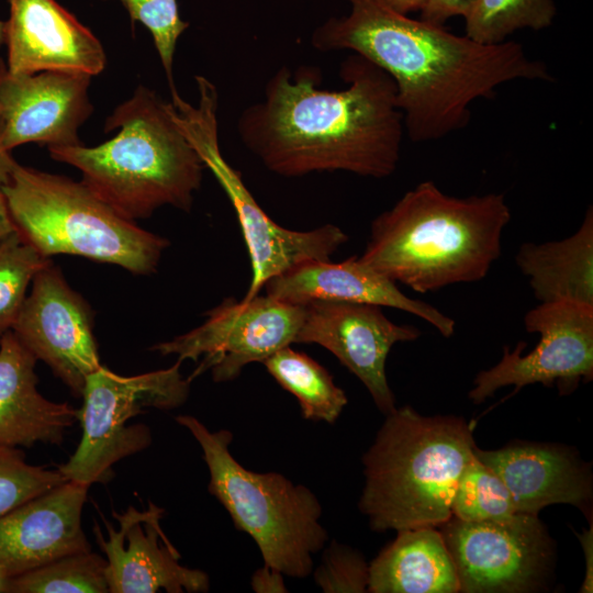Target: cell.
<instances>
[{"instance_id": "31", "label": "cell", "mask_w": 593, "mask_h": 593, "mask_svg": "<svg viewBox=\"0 0 593 593\" xmlns=\"http://www.w3.org/2000/svg\"><path fill=\"white\" fill-rule=\"evenodd\" d=\"M314 579L326 593H361L368 591L369 566L360 553L333 542L324 551Z\"/></svg>"}, {"instance_id": "20", "label": "cell", "mask_w": 593, "mask_h": 593, "mask_svg": "<svg viewBox=\"0 0 593 593\" xmlns=\"http://www.w3.org/2000/svg\"><path fill=\"white\" fill-rule=\"evenodd\" d=\"M474 455L506 485L516 513L537 515L556 503L583 508L591 500L586 468L560 447L525 444L481 450L475 446Z\"/></svg>"}, {"instance_id": "6", "label": "cell", "mask_w": 593, "mask_h": 593, "mask_svg": "<svg viewBox=\"0 0 593 593\" xmlns=\"http://www.w3.org/2000/svg\"><path fill=\"white\" fill-rule=\"evenodd\" d=\"M1 193L16 232L46 258L81 256L135 275H149L170 245L69 177L15 163Z\"/></svg>"}, {"instance_id": "24", "label": "cell", "mask_w": 593, "mask_h": 593, "mask_svg": "<svg viewBox=\"0 0 593 593\" xmlns=\"http://www.w3.org/2000/svg\"><path fill=\"white\" fill-rule=\"evenodd\" d=\"M262 363L273 379L299 401L305 419L334 423L347 404L345 392L318 362L286 346Z\"/></svg>"}, {"instance_id": "32", "label": "cell", "mask_w": 593, "mask_h": 593, "mask_svg": "<svg viewBox=\"0 0 593 593\" xmlns=\"http://www.w3.org/2000/svg\"><path fill=\"white\" fill-rule=\"evenodd\" d=\"M475 0H428L421 11V20L435 25L456 15L466 16Z\"/></svg>"}, {"instance_id": "30", "label": "cell", "mask_w": 593, "mask_h": 593, "mask_svg": "<svg viewBox=\"0 0 593 593\" xmlns=\"http://www.w3.org/2000/svg\"><path fill=\"white\" fill-rule=\"evenodd\" d=\"M132 23L143 24L152 34L170 93L176 92L174 57L177 42L189 23L180 18L177 0H119Z\"/></svg>"}, {"instance_id": "7", "label": "cell", "mask_w": 593, "mask_h": 593, "mask_svg": "<svg viewBox=\"0 0 593 593\" xmlns=\"http://www.w3.org/2000/svg\"><path fill=\"white\" fill-rule=\"evenodd\" d=\"M176 422L199 443L210 472L209 492L235 527L255 540L264 566L292 578L307 577L313 571L312 555L327 540L315 494L281 473L243 467L230 451V430L211 432L191 415H179Z\"/></svg>"}, {"instance_id": "23", "label": "cell", "mask_w": 593, "mask_h": 593, "mask_svg": "<svg viewBox=\"0 0 593 593\" xmlns=\"http://www.w3.org/2000/svg\"><path fill=\"white\" fill-rule=\"evenodd\" d=\"M368 592L456 593L459 581L444 537L435 527L399 530L369 566Z\"/></svg>"}, {"instance_id": "33", "label": "cell", "mask_w": 593, "mask_h": 593, "mask_svg": "<svg viewBox=\"0 0 593 593\" xmlns=\"http://www.w3.org/2000/svg\"><path fill=\"white\" fill-rule=\"evenodd\" d=\"M251 586L256 592H286L282 573L264 566L251 580Z\"/></svg>"}, {"instance_id": "16", "label": "cell", "mask_w": 593, "mask_h": 593, "mask_svg": "<svg viewBox=\"0 0 593 593\" xmlns=\"http://www.w3.org/2000/svg\"><path fill=\"white\" fill-rule=\"evenodd\" d=\"M118 528L103 518L107 536L94 525L96 539L107 561L110 593L206 592V573L180 564V553L160 527L165 510L153 502L137 510L112 512Z\"/></svg>"}, {"instance_id": "14", "label": "cell", "mask_w": 593, "mask_h": 593, "mask_svg": "<svg viewBox=\"0 0 593 593\" xmlns=\"http://www.w3.org/2000/svg\"><path fill=\"white\" fill-rule=\"evenodd\" d=\"M302 305L294 343L326 348L365 384L382 413L393 412L395 399L385 373L388 355L393 345L417 339L421 331L390 321L377 304L313 300Z\"/></svg>"}, {"instance_id": "5", "label": "cell", "mask_w": 593, "mask_h": 593, "mask_svg": "<svg viewBox=\"0 0 593 593\" xmlns=\"http://www.w3.org/2000/svg\"><path fill=\"white\" fill-rule=\"evenodd\" d=\"M474 447L472 426L460 417L423 416L410 406L388 414L363 456L359 508L371 528L399 532L449 521Z\"/></svg>"}, {"instance_id": "21", "label": "cell", "mask_w": 593, "mask_h": 593, "mask_svg": "<svg viewBox=\"0 0 593 593\" xmlns=\"http://www.w3.org/2000/svg\"><path fill=\"white\" fill-rule=\"evenodd\" d=\"M36 358L12 331L0 336V446L58 445L78 421V410L37 390Z\"/></svg>"}, {"instance_id": "13", "label": "cell", "mask_w": 593, "mask_h": 593, "mask_svg": "<svg viewBox=\"0 0 593 593\" xmlns=\"http://www.w3.org/2000/svg\"><path fill=\"white\" fill-rule=\"evenodd\" d=\"M11 331L77 398L87 377L101 366L92 310L52 261L33 278Z\"/></svg>"}, {"instance_id": "9", "label": "cell", "mask_w": 593, "mask_h": 593, "mask_svg": "<svg viewBox=\"0 0 593 593\" xmlns=\"http://www.w3.org/2000/svg\"><path fill=\"white\" fill-rule=\"evenodd\" d=\"M181 361L167 369L124 377L102 365L91 372L81 392L78 410L81 438L76 451L57 469L67 481L90 486L104 483L113 466L146 449L149 428L128 421L146 409L172 410L181 406L190 392V379L180 372Z\"/></svg>"}, {"instance_id": "19", "label": "cell", "mask_w": 593, "mask_h": 593, "mask_svg": "<svg viewBox=\"0 0 593 593\" xmlns=\"http://www.w3.org/2000/svg\"><path fill=\"white\" fill-rule=\"evenodd\" d=\"M266 294L304 304L313 300L371 303L405 311L433 325L444 337L455 333L456 322L421 300L406 296L385 276L351 257L340 262L307 260L269 279Z\"/></svg>"}, {"instance_id": "15", "label": "cell", "mask_w": 593, "mask_h": 593, "mask_svg": "<svg viewBox=\"0 0 593 593\" xmlns=\"http://www.w3.org/2000/svg\"><path fill=\"white\" fill-rule=\"evenodd\" d=\"M90 80L58 71L13 75L0 60V150L26 143L81 144L78 131L93 112Z\"/></svg>"}, {"instance_id": "34", "label": "cell", "mask_w": 593, "mask_h": 593, "mask_svg": "<svg viewBox=\"0 0 593 593\" xmlns=\"http://www.w3.org/2000/svg\"><path fill=\"white\" fill-rule=\"evenodd\" d=\"M579 538L584 549L586 560V575L580 591L592 592V528H590L589 532H585Z\"/></svg>"}, {"instance_id": "10", "label": "cell", "mask_w": 593, "mask_h": 593, "mask_svg": "<svg viewBox=\"0 0 593 593\" xmlns=\"http://www.w3.org/2000/svg\"><path fill=\"white\" fill-rule=\"evenodd\" d=\"M302 318V304L267 294L242 301L227 298L206 313L203 324L152 350L177 355L181 362L201 359L190 380L211 370L215 382H225L237 378L248 363L262 362L294 343Z\"/></svg>"}, {"instance_id": "3", "label": "cell", "mask_w": 593, "mask_h": 593, "mask_svg": "<svg viewBox=\"0 0 593 593\" xmlns=\"http://www.w3.org/2000/svg\"><path fill=\"white\" fill-rule=\"evenodd\" d=\"M511 217L503 193L452 197L426 180L372 221L359 258L418 293L480 281Z\"/></svg>"}, {"instance_id": "12", "label": "cell", "mask_w": 593, "mask_h": 593, "mask_svg": "<svg viewBox=\"0 0 593 593\" xmlns=\"http://www.w3.org/2000/svg\"><path fill=\"white\" fill-rule=\"evenodd\" d=\"M528 333L540 335L536 347L522 355L525 343L510 351L492 368L474 379L469 398L480 404L500 388L514 385H558L569 393L580 381L593 377V307L574 303H540L524 316Z\"/></svg>"}, {"instance_id": "37", "label": "cell", "mask_w": 593, "mask_h": 593, "mask_svg": "<svg viewBox=\"0 0 593 593\" xmlns=\"http://www.w3.org/2000/svg\"><path fill=\"white\" fill-rule=\"evenodd\" d=\"M15 163L10 153L0 150V191L9 182Z\"/></svg>"}, {"instance_id": "4", "label": "cell", "mask_w": 593, "mask_h": 593, "mask_svg": "<svg viewBox=\"0 0 593 593\" xmlns=\"http://www.w3.org/2000/svg\"><path fill=\"white\" fill-rule=\"evenodd\" d=\"M119 130L93 147H47L51 157L81 172V182L123 217H149L171 205L189 212L205 168L179 130L171 103L139 85L107 118L104 132Z\"/></svg>"}, {"instance_id": "29", "label": "cell", "mask_w": 593, "mask_h": 593, "mask_svg": "<svg viewBox=\"0 0 593 593\" xmlns=\"http://www.w3.org/2000/svg\"><path fill=\"white\" fill-rule=\"evenodd\" d=\"M66 481L57 468L30 465L16 447L0 446V516Z\"/></svg>"}, {"instance_id": "39", "label": "cell", "mask_w": 593, "mask_h": 593, "mask_svg": "<svg viewBox=\"0 0 593 593\" xmlns=\"http://www.w3.org/2000/svg\"><path fill=\"white\" fill-rule=\"evenodd\" d=\"M1 581H2V580H1V578H0V585H1Z\"/></svg>"}, {"instance_id": "26", "label": "cell", "mask_w": 593, "mask_h": 593, "mask_svg": "<svg viewBox=\"0 0 593 593\" xmlns=\"http://www.w3.org/2000/svg\"><path fill=\"white\" fill-rule=\"evenodd\" d=\"M556 12L553 0H475L465 16L466 36L481 44H500L517 30L550 26Z\"/></svg>"}, {"instance_id": "11", "label": "cell", "mask_w": 593, "mask_h": 593, "mask_svg": "<svg viewBox=\"0 0 593 593\" xmlns=\"http://www.w3.org/2000/svg\"><path fill=\"white\" fill-rule=\"evenodd\" d=\"M441 526L459 592H529L547 577L552 545L537 515L514 513L480 522L452 516Z\"/></svg>"}, {"instance_id": "35", "label": "cell", "mask_w": 593, "mask_h": 593, "mask_svg": "<svg viewBox=\"0 0 593 593\" xmlns=\"http://www.w3.org/2000/svg\"><path fill=\"white\" fill-rule=\"evenodd\" d=\"M392 10L401 13L409 14L412 11H422L428 0H381Z\"/></svg>"}, {"instance_id": "28", "label": "cell", "mask_w": 593, "mask_h": 593, "mask_svg": "<svg viewBox=\"0 0 593 593\" xmlns=\"http://www.w3.org/2000/svg\"><path fill=\"white\" fill-rule=\"evenodd\" d=\"M48 262L18 232L0 242V336L12 329L30 283Z\"/></svg>"}, {"instance_id": "18", "label": "cell", "mask_w": 593, "mask_h": 593, "mask_svg": "<svg viewBox=\"0 0 593 593\" xmlns=\"http://www.w3.org/2000/svg\"><path fill=\"white\" fill-rule=\"evenodd\" d=\"M88 485L66 481L0 516V578L90 551L81 514Z\"/></svg>"}, {"instance_id": "2", "label": "cell", "mask_w": 593, "mask_h": 593, "mask_svg": "<svg viewBox=\"0 0 593 593\" xmlns=\"http://www.w3.org/2000/svg\"><path fill=\"white\" fill-rule=\"evenodd\" d=\"M348 15L316 27L320 52L351 51L384 70L396 87V104L413 142L443 138L470 122V105L492 99L513 80L553 81L546 64L516 42L481 44L423 20L401 14L381 0H346Z\"/></svg>"}, {"instance_id": "36", "label": "cell", "mask_w": 593, "mask_h": 593, "mask_svg": "<svg viewBox=\"0 0 593 593\" xmlns=\"http://www.w3.org/2000/svg\"><path fill=\"white\" fill-rule=\"evenodd\" d=\"M14 232H16L15 226L10 216L4 197L0 191V242Z\"/></svg>"}, {"instance_id": "1", "label": "cell", "mask_w": 593, "mask_h": 593, "mask_svg": "<svg viewBox=\"0 0 593 593\" xmlns=\"http://www.w3.org/2000/svg\"><path fill=\"white\" fill-rule=\"evenodd\" d=\"M342 90L321 89V70L279 68L264 99L245 108L236 128L244 146L271 172L295 178L346 171L391 176L400 160L403 114L393 79L359 54L339 68Z\"/></svg>"}, {"instance_id": "27", "label": "cell", "mask_w": 593, "mask_h": 593, "mask_svg": "<svg viewBox=\"0 0 593 593\" xmlns=\"http://www.w3.org/2000/svg\"><path fill=\"white\" fill-rule=\"evenodd\" d=\"M451 513L462 521L480 522L507 517L516 511L506 485L474 455L458 481Z\"/></svg>"}, {"instance_id": "25", "label": "cell", "mask_w": 593, "mask_h": 593, "mask_svg": "<svg viewBox=\"0 0 593 593\" xmlns=\"http://www.w3.org/2000/svg\"><path fill=\"white\" fill-rule=\"evenodd\" d=\"M107 561L90 551L61 557L1 581L5 593H107Z\"/></svg>"}, {"instance_id": "38", "label": "cell", "mask_w": 593, "mask_h": 593, "mask_svg": "<svg viewBox=\"0 0 593 593\" xmlns=\"http://www.w3.org/2000/svg\"><path fill=\"white\" fill-rule=\"evenodd\" d=\"M4 44V21L0 20V46Z\"/></svg>"}, {"instance_id": "22", "label": "cell", "mask_w": 593, "mask_h": 593, "mask_svg": "<svg viewBox=\"0 0 593 593\" xmlns=\"http://www.w3.org/2000/svg\"><path fill=\"white\" fill-rule=\"evenodd\" d=\"M515 261L540 303L593 307V209L575 233L555 242L524 243Z\"/></svg>"}, {"instance_id": "8", "label": "cell", "mask_w": 593, "mask_h": 593, "mask_svg": "<svg viewBox=\"0 0 593 593\" xmlns=\"http://www.w3.org/2000/svg\"><path fill=\"white\" fill-rule=\"evenodd\" d=\"M198 104L171 93V113L179 130L210 169L235 210L251 265V280L244 300L258 295L265 283L307 260H329L348 242L338 226L325 224L311 231H292L277 224L257 203L240 172L224 158L219 137V92L213 82L195 76Z\"/></svg>"}, {"instance_id": "17", "label": "cell", "mask_w": 593, "mask_h": 593, "mask_svg": "<svg viewBox=\"0 0 593 593\" xmlns=\"http://www.w3.org/2000/svg\"><path fill=\"white\" fill-rule=\"evenodd\" d=\"M5 66L13 75L58 71L97 76L107 56L99 38L56 0H9Z\"/></svg>"}]
</instances>
